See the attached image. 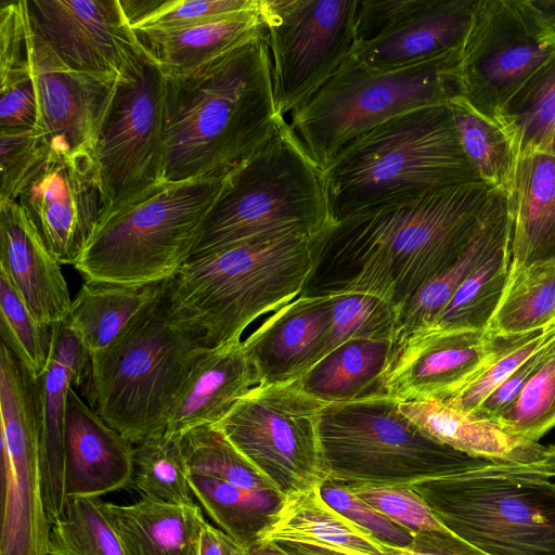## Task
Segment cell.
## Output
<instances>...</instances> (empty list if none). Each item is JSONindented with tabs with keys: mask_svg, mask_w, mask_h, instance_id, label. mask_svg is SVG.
I'll use <instances>...</instances> for the list:
<instances>
[{
	"mask_svg": "<svg viewBox=\"0 0 555 555\" xmlns=\"http://www.w3.org/2000/svg\"><path fill=\"white\" fill-rule=\"evenodd\" d=\"M165 86L163 68L141 46L116 80L93 146L102 218L165 181Z\"/></svg>",
	"mask_w": 555,
	"mask_h": 555,
	"instance_id": "cell-11",
	"label": "cell"
},
{
	"mask_svg": "<svg viewBox=\"0 0 555 555\" xmlns=\"http://www.w3.org/2000/svg\"><path fill=\"white\" fill-rule=\"evenodd\" d=\"M31 49L40 131L50 152L93 151L118 78L104 79L69 68L33 28Z\"/></svg>",
	"mask_w": 555,
	"mask_h": 555,
	"instance_id": "cell-19",
	"label": "cell"
},
{
	"mask_svg": "<svg viewBox=\"0 0 555 555\" xmlns=\"http://www.w3.org/2000/svg\"><path fill=\"white\" fill-rule=\"evenodd\" d=\"M554 339L555 323L527 334L506 336L487 362L462 387L441 401L472 415L519 365Z\"/></svg>",
	"mask_w": 555,
	"mask_h": 555,
	"instance_id": "cell-43",
	"label": "cell"
},
{
	"mask_svg": "<svg viewBox=\"0 0 555 555\" xmlns=\"http://www.w3.org/2000/svg\"><path fill=\"white\" fill-rule=\"evenodd\" d=\"M493 189L474 182L386 202L312 238L313 268L300 296L375 294L400 312L449 267L475 233Z\"/></svg>",
	"mask_w": 555,
	"mask_h": 555,
	"instance_id": "cell-1",
	"label": "cell"
},
{
	"mask_svg": "<svg viewBox=\"0 0 555 555\" xmlns=\"http://www.w3.org/2000/svg\"><path fill=\"white\" fill-rule=\"evenodd\" d=\"M60 264L17 201L0 203V271L52 328L66 321L73 300Z\"/></svg>",
	"mask_w": 555,
	"mask_h": 555,
	"instance_id": "cell-23",
	"label": "cell"
},
{
	"mask_svg": "<svg viewBox=\"0 0 555 555\" xmlns=\"http://www.w3.org/2000/svg\"><path fill=\"white\" fill-rule=\"evenodd\" d=\"M396 343L391 338L349 339L326 353L294 383L324 404L386 397L384 375Z\"/></svg>",
	"mask_w": 555,
	"mask_h": 555,
	"instance_id": "cell-30",
	"label": "cell"
},
{
	"mask_svg": "<svg viewBox=\"0 0 555 555\" xmlns=\"http://www.w3.org/2000/svg\"><path fill=\"white\" fill-rule=\"evenodd\" d=\"M132 29H171L259 8L260 0H120Z\"/></svg>",
	"mask_w": 555,
	"mask_h": 555,
	"instance_id": "cell-47",
	"label": "cell"
},
{
	"mask_svg": "<svg viewBox=\"0 0 555 555\" xmlns=\"http://www.w3.org/2000/svg\"><path fill=\"white\" fill-rule=\"evenodd\" d=\"M165 76V181L227 176L283 117L264 30L190 72Z\"/></svg>",
	"mask_w": 555,
	"mask_h": 555,
	"instance_id": "cell-2",
	"label": "cell"
},
{
	"mask_svg": "<svg viewBox=\"0 0 555 555\" xmlns=\"http://www.w3.org/2000/svg\"><path fill=\"white\" fill-rule=\"evenodd\" d=\"M496 124L518 156L533 152L555 156V54L514 94Z\"/></svg>",
	"mask_w": 555,
	"mask_h": 555,
	"instance_id": "cell-37",
	"label": "cell"
},
{
	"mask_svg": "<svg viewBox=\"0 0 555 555\" xmlns=\"http://www.w3.org/2000/svg\"><path fill=\"white\" fill-rule=\"evenodd\" d=\"M31 28L69 68L117 79L140 51L120 0H26Z\"/></svg>",
	"mask_w": 555,
	"mask_h": 555,
	"instance_id": "cell-17",
	"label": "cell"
},
{
	"mask_svg": "<svg viewBox=\"0 0 555 555\" xmlns=\"http://www.w3.org/2000/svg\"><path fill=\"white\" fill-rule=\"evenodd\" d=\"M511 266L555 260V156H518L507 191Z\"/></svg>",
	"mask_w": 555,
	"mask_h": 555,
	"instance_id": "cell-27",
	"label": "cell"
},
{
	"mask_svg": "<svg viewBox=\"0 0 555 555\" xmlns=\"http://www.w3.org/2000/svg\"><path fill=\"white\" fill-rule=\"evenodd\" d=\"M546 37L555 43V0H529Z\"/></svg>",
	"mask_w": 555,
	"mask_h": 555,
	"instance_id": "cell-55",
	"label": "cell"
},
{
	"mask_svg": "<svg viewBox=\"0 0 555 555\" xmlns=\"http://www.w3.org/2000/svg\"><path fill=\"white\" fill-rule=\"evenodd\" d=\"M132 444L72 387L65 427V495L100 498L132 480Z\"/></svg>",
	"mask_w": 555,
	"mask_h": 555,
	"instance_id": "cell-22",
	"label": "cell"
},
{
	"mask_svg": "<svg viewBox=\"0 0 555 555\" xmlns=\"http://www.w3.org/2000/svg\"><path fill=\"white\" fill-rule=\"evenodd\" d=\"M358 0H260L276 112L285 117L353 55Z\"/></svg>",
	"mask_w": 555,
	"mask_h": 555,
	"instance_id": "cell-15",
	"label": "cell"
},
{
	"mask_svg": "<svg viewBox=\"0 0 555 555\" xmlns=\"http://www.w3.org/2000/svg\"><path fill=\"white\" fill-rule=\"evenodd\" d=\"M555 323V260L511 266L486 328L498 336L527 334Z\"/></svg>",
	"mask_w": 555,
	"mask_h": 555,
	"instance_id": "cell-36",
	"label": "cell"
},
{
	"mask_svg": "<svg viewBox=\"0 0 555 555\" xmlns=\"http://www.w3.org/2000/svg\"><path fill=\"white\" fill-rule=\"evenodd\" d=\"M554 487H555V482H554Z\"/></svg>",
	"mask_w": 555,
	"mask_h": 555,
	"instance_id": "cell-57",
	"label": "cell"
},
{
	"mask_svg": "<svg viewBox=\"0 0 555 555\" xmlns=\"http://www.w3.org/2000/svg\"><path fill=\"white\" fill-rule=\"evenodd\" d=\"M0 132L40 130L31 27L24 1L0 8Z\"/></svg>",
	"mask_w": 555,
	"mask_h": 555,
	"instance_id": "cell-33",
	"label": "cell"
},
{
	"mask_svg": "<svg viewBox=\"0 0 555 555\" xmlns=\"http://www.w3.org/2000/svg\"><path fill=\"white\" fill-rule=\"evenodd\" d=\"M333 319L330 295L298 296L272 312L244 341L258 386L298 379L323 353Z\"/></svg>",
	"mask_w": 555,
	"mask_h": 555,
	"instance_id": "cell-21",
	"label": "cell"
},
{
	"mask_svg": "<svg viewBox=\"0 0 555 555\" xmlns=\"http://www.w3.org/2000/svg\"><path fill=\"white\" fill-rule=\"evenodd\" d=\"M325 480L408 486L495 464L426 436L388 397L325 404L318 423Z\"/></svg>",
	"mask_w": 555,
	"mask_h": 555,
	"instance_id": "cell-9",
	"label": "cell"
},
{
	"mask_svg": "<svg viewBox=\"0 0 555 555\" xmlns=\"http://www.w3.org/2000/svg\"><path fill=\"white\" fill-rule=\"evenodd\" d=\"M49 153L40 130L0 132V203L17 201L26 181Z\"/></svg>",
	"mask_w": 555,
	"mask_h": 555,
	"instance_id": "cell-48",
	"label": "cell"
},
{
	"mask_svg": "<svg viewBox=\"0 0 555 555\" xmlns=\"http://www.w3.org/2000/svg\"><path fill=\"white\" fill-rule=\"evenodd\" d=\"M318 490L327 505L370 531L384 543L404 550L414 541L417 532L390 520L344 485L323 481L318 486Z\"/></svg>",
	"mask_w": 555,
	"mask_h": 555,
	"instance_id": "cell-50",
	"label": "cell"
},
{
	"mask_svg": "<svg viewBox=\"0 0 555 555\" xmlns=\"http://www.w3.org/2000/svg\"><path fill=\"white\" fill-rule=\"evenodd\" d=\"M204 334L159 293L103 350L91 356L90 406L132 444L165 433L186 377L208 349Z\"/></svg>",
	"mask_w": 555,
	"mask_h": 555,
	"instance_id": "cell-4",
	"label": "cell"
},
{
	"mask_svg": "<svg viewBox=\"0 0 555 555\" xmlns=\"http://www.w3.org/2000/svg\"><path fill=\"white\" fill-rule=\"evenodd\" d=\"M426 436L476 459L533 467L555 477V444L543 446L504 431L494 422L466 415L438 399L399 402Z\"/></svg>",
	"mask_w": 555,
	"mask_h": 555,
	"instance_id": "cell-25",
	"label": "cell"
},
{
	"mask_svg": "<svg viewBox=\"0 0 555 555\" xmlns=\"http://www.w3.org/2000/svg\"><path fill=\"white\" fill-rule=\"evenodd\" d=\"M257 542L325 546L369 555H388L400 550L327 505L318 487L286 495Z\"/></svg>",
	"mask_w": 555,
	"mask_h": 555,
	"instance_id": "cell-31",
	"label": "cell"
},
{
	"mask_svg": "<svg viewBox=\"0 0 555 555\" xmlns=\"http://www.w3.org/2000/svg\"><path fill=\"white\" fill-rule=\"evenodd\" d=\"M48 555H126L100 498H74L52 524Z\"/></svg>",
	"mask_w": 555,
	"mask_h": 555,
	"instance_id": "cell-41",
	"label": "cell"
},
{
	"mask_svg": "<svg viewBox=\"0 0 555 555\" xmlns=\"http://www.w3.org/2000/svg\"><path fill=\"white\" fill-rule=\"evenodd\" d=\"M324 405L294 382L256 386L214 426L286 496L325 480L318 430Z\"/></svg>",
	"mask_w": 555,
	"mask_h": 555,
	"instance_id": "cell-12",
	"label": "cell"
},
{
	"mask_svg": "<svg viewBox=\"0 0 555 555\" xmlns=\"http://www.w3.org/2000/svg\"><path fill=\"white\" fill-rule=\"evenodd\" d=\"M197 555H249L248 547L207 521L204 524Z\"/></svg>",
	"mask_w": 555,
	"mask_h": 555,
	"instance_id": "cell-54",
	"label": "cell"
},
{
	"mask_svg": "<svg viewBox=\"0 0 555 555\" xmlns=\"http://www.w3.org/2000/svg\"><path fill=\"white\" fill-rule=\"evenodd\" d=\"M529 0H476L455 70L459 95L496 122L508 101L553 55Z\"/></svg>",
	"mask_w": 555,
	"mask_h": 555,
	"instance_id": "cell-13",
	"label": "cell"
},
{
	"mask_svg": "<svg viewBox=\"0 0 555 555\" xmlns=\"http://www.w3.org/2000/svg\"><path fill=\"white\" fill-rule=\"evenodd\" d=\"M249 555H289L275 542H256L248 546Z\"/></svg>",
	"mask_w": 555,
	"mask_h": 555,
	"instance_id": "cell-56",
	"label": "cell"
},
{
	"mask_svg": "<svg viewBox=\"0 0 555 555\" xmlns=\"http://www.w3.org/2000/svg\"><path fill=\"white\" fill-rule=\"evenodd\" d=\"M552 477L539 468L495 464L408 487L448 531L488 555H555Z\"/></svg>",
	"mask_w": 555,
	"mask_h": 555,
	"instance_id": "cell-8",
	"label": "cell"
},
{
	"mask_svg": "<svg viewBox=\"0 0 555 555\" xmlns=\"http://www.w3.org/2000/svg\"><path fill=\"white\" fill-rule=\"evenodd\" d=\"M258 386L242 340L211 347L186 377L170 410L165 433H185L222 420L236 402Z\"/></svg>",
	"mask_w": 555,
	"mask_h": 555,
	"instance_id": "cell-26",
	"label": "cell"
},
{
	"mask_svg": "<svg viewBox=\"0 0 555 555\" xmlns=\"http://www.w3.org/2000/svg\"><path fill=\"white\" fill-rule=\"evenodd\" d=\"M448 104L462 149L480 180L493 190L506 192L518 159L511 139L462 98L455 96Z\"/></svg>",
	"mask_w": 555,
	"mask_h": 555,
	"instance_id": "cell-38",
	"label": "cell"
},
{
	"mask_svg": "<svg viewBox=\"0 0 555 555\" xmlns=\"http://www.w3.org/2000/svg\"><path fill=\"white\" fill-rule=\"evenodd\" d=\"M126 555H197L206 522L199 504H173L142 495L118 505L102 501Z\"/></svg>",
	"mask_w": 555,
	"mask_h": 555,
	"instance_id": "cell-29",
	"label": "cell"
},
{
	"mask_svg": "<svg viewBox=\"0 0 555 555\" xmlns=\"http://www.w3.org/2000/svg\"><path fill=\"white\" fill-rule=\"evenodd\" d=\"M131 483L141 495L173 504H195L181 438L160 433L133 450Z\"/></svg>",
	"mask_w": 555,
	"mask_h": 555,
	"instance_id": "cell-40",
	"label": "cell"
},
{
	"mask_svg": "<svg viewBox=\"0 0 555 555\" xmlns=\"http://www.w3.org/2000/svg\"><path fill=\"white\" fill-rule=\"evenodd\" d=\"M344 486L390 520L414 532L448 531L436 519L422 498L408 486L353 483Z\"/></svg>",
	"mask_w": 555,
	"mask_h": 555,
	"instance_id": "cell-49",
	"label": "cell"
},
{
	"mask_svg": "<svg viewBox=\"0 0 555 555\" xmlns=\"http://www.w3.org/2000/svg\"><path fill=\"white\" fill-rule=\"evenodd\" d=\"M328 223L323 172L282 117L225 176L190 259L259 237L299 233L313 238Z\"/></svg>",
	"mask_w": 555,
	"mask_h": 555,
	"instance_id": "cell-6",
	"label": "cell"
},
{
	"mask_svg": "<svg viewBox=\"0 0 555 555\" xmlns=\"http://www.w3.org/2000/svg\"><path fill=\"white\" fill-rule=\"evenodd\" d=\"M422 3L423 0H358L354 18L357 44L389 31Z\"/></svg>",
	"mask_w": 555,
	"mask_h": 555,
	"instance_id": "cell-52",
	"label": "cell"
},
{
	"mask_svg": "<svg viewBox=\"0 0 555 555\" xmlns=\"http://www.w3.org/2000/svg\"><path fill=\"white\" fill-rule=\"evenodd\" d=\"M181 446L189 474L219 479L245 489L278 491L214 425L185 433L181 437Z\"/></svg>",
	"mask_w": 555,
	"mask_h": 555,
	"instance_id": "cell-42",
	"label": "cell"
},
{
	"mask_svg": "<svg viewBox=\"0 0 555 555\" xmlns=\"http://www.w3.org/2000/svg\"><path fill=\"white\" fill-rule=\"evenodd\" d=\"M511 240L505 192L493 190L481 220L460 256L428 280L401 308L397 341L431 325L468 275Z\"/></svg>",
	"mask_w": 555,
	"mask_h": 555,
	"instance_id": "cell-28",
	"label": "cell"
},
{
	"mask_svg": "<svg viewBox=\"0 0 555 555\" xmlns=\"http://www.w3.org/2000/svg\"><path fill=\"white\" fill-rule=\"evenodd\" d=\"M17 203L55 258L74 266L102 218L93 151L50 152L26 181Z\"/></svg>",
	"mask_w": 555,
	"mask_h": 555,
	"instance_id": "cell-16",
	"label": "cell"
},
{
	"mask_svg": "<svg viewBox=\"0 0 555 555\" xmlns=\"http://www.w3.org/2000/svg\"><path fill=\"white\" fill-rule=\"evenodd\" d=\"M333 319L321 359L352 338H391L397 341L399 310L367 292L345 291L330 295Z\"/></svg>",
	"mask_w": 555,
	"mask_h": 555,
	"instance_id": "cell-44",
	"label": "cell"
},
{
	"mask_svg": "<svg viewBox=\"0 0 555 555\" xmlns=\"http://www.w3.org/2000/svg\"><path fill=\"white\" fill-rule=\"evenodd\" d=\"M492 422L509 435L534 442L555 426V341L542 365Z\"/></svg>",
	"mask_w": 555,
	"mask_h": 555,
	"instance_id": "cell-46",
	"label": "cell"
},
{
	"mask_svg": "<svg viewBox=\"0 0 555 555\" xmlns=\"http://www.w3.org/2000/svg\"><path fill=\"white\" fill-rule=\"evenodd\" d=\"M165 74L190 72L264 30L258 9L171 29H133Z\"/></svg>",
	"mask_w": 555,
	"mask_h": 555,
	"instance_id": "cell-32",
	"label": "cell"
},
{
	"mask_svg": "<svg viewBox=\"0 0 555 555\" xmlns=\"http://www.w3.org/2000/svg\"><path fill=\"white\" fill-rule=\"evenodd\" d=\"M189 482L218 528L247 547L257 542L285 499L278 491L245 489L196 474H189Z\"/></svg>",
	"mask_w": 555,
	"mask_h": 555,
	"instance_id": "cell-35",
	"label": "cell"
},
{
	"mask_svg": "<svg viewBox=\"0 0 555 555\" xmlns=\"http://www.w3.org/2000/svg\"><path fill=\"white\" fill-rule=\"evenodd\" d=\"M1 341L37 377L49 364L54 328L41 324L14 287L0 271Z\"/></svg>",
	"mask_w": 555,
	"mask_h": 555,
	"instance_id": "cell-45",
	"label": "cell"
},
{
	"mask_svg": "<svg viewBox=\"0 0 555 555\" xmlns=\"http://www.w3.org/2000/svg\"><path fill=\"white\" fill-rule=\"evenodd\" d=\"M0 555H48V518L40 467V423L35 376L14 356L0 360Z\"/></svg>",
	"mask_w": 555,
	"mask_h": 555,
	"instance_id": "cell-14",
	"label": "cell"
},
{
	"mask_svg": "<svg viewBox=\"0 0 555 555\" xmlns=\"http://www.w3.org/2000/svg\"><path fill=\"white\" fill-rule=\"evenodd\" d=\"M476 0H423L400 24L358 43L353 55L366 67L387 72L460 53Z\"/></svg>",
	"mask_w": 555,
	"mask_h": 555,
	"instance_id": "cell-24",
	"label": "cell"
},
{
	"mask_svg": "<svg viewBox=\"0 0 555 555\" xmlns=\"http://www.w3.org/2000/svg\"><path fill=\"white\" fill-rule=\"evenodd\" d=\"M459 54L387 72L352 55L291 113L289 127L323 171L344 146L385 120L457 96Z\"/></svg>",
	"mask_w": 555,
	"mask_h": 555,
	"instance_id": "cell-10",
	"label": "cell"
},
{
	"mask_svg": "<svg viewBox=\"0 0 555 555\" xmlns=\"http://www.w3.org/2000/svg\"><path fill=\"white\" fill-rule=\"evenodd\" d=\"M289 555H369L333 547L276 542ZM388 555H488L449 531L417 532L412 544Z\"/></svg>",
	"mask_w": 555,
	"mask_h": 555,
	"instance_id": "cell-51",
	"label": "cell"
},
{
	"mask_svg": "<svg viewBox=\"0 0 555 555\" xmlns=\"http://www.w3.org/2000/svg\"><path fill=\"white\" fill-rule=\"evenodd\" d=\"M224 177L164 181L101 219L74 264L86 282L159 284L190 259Z\"/></svg>",
	"mask_w": 555,
	"mask_h": 555,
	"instance_id": "cell-7",
	"label": "cell"
},
{
	"mask_svg": "<svg viewBox=\"0 0 555 555\" xmlns=\"http://www.w3.org/2000/svg\"><path fill=\"white\" fill-rule=\"evenodd\" d=\"M312 268V237L289 233L191 258L164 287L177 317L202 332L207 346L220 347L300 296Z\"/></svg>",
	"mask_w": 555,
	"mask_h": 555,
	"instance_id": "cell-5",
	"label": "cell"
},
{
	"mask_svg": "<svg viewBox=\"0 0 555 555\" xmlns=\"http://www.w3.org/2000/svg\"><path fill=\"white\" fill-rule=\"evenodd\" d=\"M506 336L478 330L423 327L396 343L384 375L386 397L398 402L444 400L498 350Z\"/></svg>",
	"mask_w": 555,
	"mask_h": 555,
	"instance_id": "cell-18",
	"label": "cell"
},
{
	"mask_svg": "<svg viewBox=\"0 0 555 555\" xmlns=\"http://www.w3.org/2000/svg\"><path fill=\"white\" fill-rule=\"evenodd\" d=\"M91 354L65 321L54 327L52 353L36 377L39 400L40 467L43 501L50 522L63 513L65 495V427L69 389L87 383Z\"/></svg>",
	"mask_w": 555,
	"mask_h": 555,
	"instance_id": "cell-20",
	"label": "cell"
},
{
	"mask_svg": "<svg viewBox=\"0 0 555 555\" xmlns=\"http://www.w3.org/2000/svg\"><path fill=\"white\" fill-rule=\"evenodd\" d=\"M555 341L552 340L519 365L498 388H495L470 415L492 421L519 393L526 383L546 359Z\"/></svg>",
	"mask_w": 555,
	"mask_h": 555,
	"instance_id": "cell-53",
	"label": "cell"
},
{
	"mask_svg": "<svg viewBox=\"0 0 555 555\" xmlns=\"http://www.w3.org/2000/svg\"><path fill=\"white\" fill-rule=\"evenodd\" d=\"M162 284L124 286L85 281L72 300L66 322L92 356L120 334L159 293Z\"/></svg>",
	"mask_w": 555,
	"mask_h": 555,
	"instance_id": "cell-34",
	"label": "cell"
},
{
	"mask_svg": "<svg viewBox=\"0 0 555 555\" xmlns=\"http://www.w3.org/2000/svg\"><path fill=\"white\" fill-rule=\"evenodd\" d=\"M322 172L330 223L386 202L482 182L448 103L385 120L344 146Z\"/></svg>",
	"mask_w": 555,
	"mask_h": 555,
	"instance_id": "cell-3",
	"label": "cell"
},
{
	"mask_svg": "<svg viewBox=\"0 0 555 555\" xmlns=\"http://www.w3.org/2000/svg\"><path fill=\"white\" fill-rule=\"evenodd\" d=\"M511 261L509 240L468 275L429 326L486 331L506 285Z\"/></svg>",
	"mask_w": 555,
	"mask_h": 555,
	"instance_id": "cell-39",
	"label": "cell"
}]
</instances>
